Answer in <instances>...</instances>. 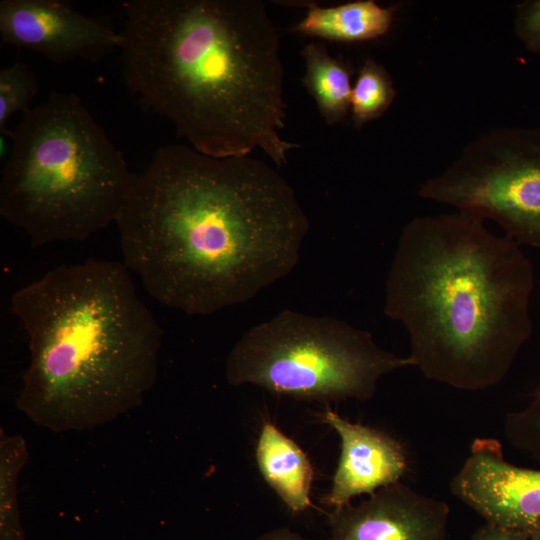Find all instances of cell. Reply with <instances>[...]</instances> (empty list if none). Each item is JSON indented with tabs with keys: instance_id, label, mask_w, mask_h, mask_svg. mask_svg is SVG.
<instances>
[{
	"instance_id": "1",
	"label": "cell",
	"mask_w": 540,
	"mask_h": 540,
	"mask_svg": "<svg viewBox=\"0 0 540 540\" xmlns=\"http://www.w3.org/2000/svg\"><path fill=\"white\" fill-rule=\"evenodd\" d=\"M114 223L123 263L145 290L200 316L286 277L309 231L293 188L273 166L180 144L155 151Z\"/></svg>"
},
{
	"instance_id": "2",
	"label": "cell",
	"mask_w": 540,
	"mask_h": 540,
	"mask_svg": "<svg viewBox=\"0 0 540 540\" xmlns=\"http://www.w3.org/2000/svg\"><path fill=\"white\" fill-rule=\"evenodd\" d=\"M119 48L128 91L217 158L259 149L275 165L284 139L280 38L261 0H130Z\"/></svg>"
},
{
	"instance_id": "3",
	"label": "cell",
	"mask_w": 540,
	"mask_h": 540,
	"mask_svg": "<svg viewBox=\"0 0 540 540\" xmlns=\"http://www.w3.org/2000/svg\"><path fill=\"white\" fill-rule=\"evenodd\" d=\"M534 286L521 246L482 219L421 216L400 233L384 312L406 328L425 378L478 391L505 378L530 338Z\"/></svg>"
},
{
	"instance_id": "4",
	"label": "cell",
	"mask_w": 540,
	"mask_h": 540,
	"mask_svg": "<svg viewBox=\"0 0 540 540\" xmlns=\"http://www.w3.org/2000/svg\"><path fill=\"white\" fill-rule=\"evenodd\" d=\"M11 311L30 352L16 405L37 426L105 425L140 407L157 381L162 332L123 262L53 268L12 295Z\"/></svg>"
},
{
	"instance_id": "5",
	"label": "cell",
	"mask_w": 540,
	"mask_h": 540,
	"mask_svg": "<svg viewBox=\"0 0 540 540\" xmlns=\"http://www.w3.org/2000/svg\"><path fill=\"white\" fill-rule=\"evenodd\" d=\"M8 136L0 215L32 247L84 241L115 222L136 173L78 95L51 92Z\"/></svg>"
},
{
	"instance_id": "6",
	"label": "cell",
	"mask_w": 540,
	"mask_h": 540,
	"mask_svg": "<svg viewBox=\"0 0 540 540\" xmlns=\"http://www.w3.org/2000/svg\"><path fill=\"white\" fill-rule=\"evenodd\" d=\"M414 366L372 335L330 316L285 309L251 327L226 360L229 384H252L299 400H368L381 377Z\"/></svg>"
},
{
	"instance_id": "7",
	"label": "cell",
	"mask_w": 540,
	"mask_h": 540,
	"mask_svg": "<svg viewBox=\"0 0 540 540\" xmlns=\"http://www.w3.org/2000/svg\"><path fill=\"white\" fill-rule=\"evenodd\" d=\"M418 194L492 219L520 246L540 249V126L484 133Z\"/></svg>"
},
{
	"instance_id": "8",
	"label": "cell",
	"mask_w": 540,
	"mask_h": 540,
	"mask_svg": "<svg viewBox=\"0 0 540 540\" xmlns=\"http://www.w3.org/2000/svg\"><path fill=\"white\" fill-rule=\"evenodd\" d=\"M0 38L56 64L98 61L122 43L120 31L60 0H1Z\"/></svg>"
},
{
	"instance_id": "9",
	"label": "cell",
	"mask_w": 540,
	"mask_h": 540,
	"mask_svg": "<svg viewBox=\"0 0 540 540\" xmlns=\"http://www.w3.org/2000/svg\"><path fill=\"white\" fill-rule=\"evenodd\" d=\"M450 509L397 482L332 509L326 540H446Z\"/></svg>"
},
{
	"instance_id": "10",
	"label": "cell",
	"mask_w": 540,
	"mask_h": 540,
	"mask_svg": "<svg viewBox=\"0 0 540 540\" xmlns=\"http://www.w3.org/2000/svg\"><path fill=\"white\" fill-rule=\"evenodd\" d=\"M321 419L338 434L340 457L323 502L332 509L351 503L359 495L400 482L408 459L402 444L382 430L352 423L326 408Z\"/></svg>"
},
{
	"instance_id": "11",
	"label": "cell",
	"mask_w": 540,
	"mask_h": 540,
	"mask_svg": "<svg viewBox=\"0 0 540 540\" xmlns=\"http://www.w3.org/2000/svg\"><path fill=\"white\" fill-rule=\"evenodd\" d=\"M482 497L497 525L527 534L540 533V469L497 459L485 473Z\"/></svg>"
},
{
	"instance_id": "12",
	"label": "cell",
	"mask_w": 540,
	"mask_h": 540,
	"mask_svg": "<svg viewBox=\"0 0 540 540\" xmlns=\"http://www.w3.org/2000/svg\"><path fill=\"white\" fill-rule=\"evenodd\" d=\"M256 461L264 480L291 512L300 513L312 505V464L300 446L272 423L261 428Z\"/></svg>"
},
{
	"instance_id": "13",
	"label": "cell",
	"mask_w": 540,
	"mask_h": 540,
	"mask_svg": "<svg viewBox=\"0 0 540 540\" xmlns=\"http://www.w3.org/2000/svg\"><path fill=\"white\" fill-rule=\"evenodd\" d=\"M395 11V7H383L374 0H357L331 7L311 5L292 30L332 41H368L390 30Z\"/></svg>"
},
{
	"instance_id": "14",
	"label": "cell",
	"mask_w": 540,
	"mask_h": 540,
	"mask_svg": "<svg viewBox=\"0 0 540 540\" xmlns=\"http://www.w3.org/2000/svg\"><path fill=\"white\" fill-rule=\"evenodd\" d=\"M301 54L306 67L304 86L326 123L337 124L350 109L351 67L341 57H332L321 44L309 43Z\"/></svg>"
},
{
	"instance_id": "15",
	"label": "cell",
	"mask_w": 540,
	"mask_h": 540,
	"mask_svg": "<svg viewBox=\"0 0 540 540\" xmlns=\"http://www.w3.org/2000/svg\"><path fill=\"white\" fill-rule=\"evenodd\" d=\"M29 459L22 435L0 429V540H26L17 499V483Z\"/></svg>"
},
{
	"instance_id": "16",
	"label": "cell",
	"mask_w": 540,
	"mask_h": 540,
	"mask_svg": "<svg viewBox=\"0 0 540 540\" xmlns=\"http://www.w3.org/2000/svg\"><path fill=\"white\" fill-rule=\"evenodd\" d=\"M396 90L389 72L373 59H366L353 85L350 109L354 125L361 128L381 117L391 106Z\"/></svg>"
},
{
	"instance_id": "17",
	"label": "cell",
	"mask_w": 540,
	"mask_h": 540,
	"mask_svg": "<svg viewBox=\"0 0 540 540\" xmlns=\"http://www.w3.org/2000/svg\"><path fill=\"white\" fill-rule=\"evenodd\" d=\"M38 92V81L33 71L16 61L0 71V134L8 136V120L15 113L28 110V104Z\"/></svg>"
},
{
	"instance_id": "18",
	"label": "cell",
	"mask_w": 540,
	"mask_h": 540,
	"mask_svg": "<svg viewBox=\"0 0 540 540\" xmlns=\"http://www.w3.org/2000/svg\"><path fill=\"white\" fill-rule=\"evenodd\" d=\"M504 430L515 448L540 463V382L530 403L507 415Z\"/></svg>"
},
{
	"instance_id": "19",
	"label": "cell",
	"mask_w": 540,
	"mask_h": 540,
	"mask_svg": "<svg viewBox=\"0 0 540 540\" xmlns=\"http://www.w3.org/2000/svg\"><path fill=\"white\" fill-rule=\"evenodd\" d=\"M514 31L527 51L540 54V0H526L516 6Z\"/></svg>"
},
{
	"instance_id": "20",
	"label": "cell",
	"mask_w": 540,
	"mask_h": 540,
	"mask_svg": "<svg viewBox=\"0 0 540 540\" xmlns=\"http://www.w3.org/2000/svg\"><path fill=\"white\" fill-rule=\"evenodd\" d=\"M530 534L485 523L470 540H528Z\"/></svg>"
},
{
	"instance_id": "21",
	"label": "cell",
	"mask_w": 540,
	"mask_h": 540,
	"mask_svg": "<svg viewBox=\"0 0 540 540\" xmlns=\"http://www.w3.org/2000/svg\"><path fill=\"white\" fill-rule=\"evenodd\" d=\"M258 540H308L301 535L291 531L287 527H281L273 529L261 537Z\"/></svg>"
},
{
	"instance_id": "22",
	"label": "cell",
	"mask_w": 540,
	"mask_h": 540,
	"mask_svg": "<svg viewBox=\"0 0 540 540\" xmlns=\"http://www.w3.org/2000/svg\"><path fill=\"white\" fill-rule=\"evenodd\" d=\"M528 540H540V533L530 534Z\"/></svg>"
}]
</instances>
